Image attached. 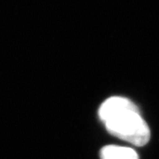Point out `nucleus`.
<instances>
[{
    "label": "nucleus",
    "instance_id": "obj_2",
    "mask_svg": "<svg viewBox=\"0 0 159 159\" xmlns=\"http://www.w3.org/2000/svg\"><path fill=\"white\" fill-rule=\"evenodd\" d=\"M101 159H139L138 154L132 148L118 145H107L101 150Z\"/></svg>",
    "mask_w": 159,
    "mask_h": 159
},
{
    "label": "nucleus",
    "instance_id": "obj_1",
    "mask_svg": "<svg viewBox=\"0 0 159 159\" xmlns=\"http://www.w3.org/2000/svg\"><path fill=\"white\" fill-rule=\"evenodd\" d=\"M98 113L111 135L136 146H144L149 142V127L140 115L138 107L129 99L110 98L102 104Z\"/></svg>",
    "mask_w": 159,
    "mask_h": 159
}]
</instances>
